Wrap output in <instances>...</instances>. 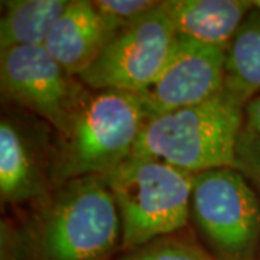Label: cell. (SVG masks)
Instances as JSON below:
<instances>
[{
	"instance_id": "18",
	"label": "cell",
	"mask_w": 260,
	"mask_h": 260,
	"mask_svg": "<svg viewBox=\"0 0 260 260\" xmlns=\"http://www.w3.org/2000/svg\"><path fill=\"white\" fill-rule=\"evenodd\" d=\"M253 6H254L256 9L260 10V0H256V2H253Z\"/></svg>"
},
{
	"instance_id": "16",
	"label": "cell",
	"mask_w": 260,
	"mask_h": 260,
	"mask_svg": "<svg viewBox=\"0 0 260 260\" xmlns=\"http://www.w3.org/2000/svg\"><path fill=\"white\" fill-rule=\"evenodd\" d=\"M234 168L250 182L260 200V135L243 127L236 145Z\"/></svg>"
},
{
	"instance_id": "7",
	"label": "cell",
	"mask_w": 260,
	"mask_h": 260,
	"mask_svg": "<svg viewBox=\"0 0 260 260\" xmlns=\"http://www.w3.org/2000/svg\"><path fill=\"white\" fill-rule=\"evenodd\" d=\"M2 91L65 135L90 94L44 47L0 52Z\"/></svg>"
},
{
	"instance_id": "19",
	"label": "cell",
	"mask_w": 260,
	"mask_h": 260,
	"mask_svg": "<svg viewBox=\"0 0 260 260\" xmlns=\"http://www.w3.org/2000/svg\"><path fill=\"white\" fill-rule=\"evenodd\" d=\"M257 260H260V250H259V254H257Z\"/></svg>"
},
{
	"instance_id": "14",
	"label": "cell",
	"mask_w": 260,
	"mask_h": 260,
	"mask_svg": "<svg viewBox=\"0 0 260 260\" xmlns=\"http://www.w3.org/2000/svg\"><path fill=\"white\" fill-rule=\"evenodd\" d=\"M117 260H213L205 251L185 240L160 237L132 249Z\"/></svg>"
},
{
	"instance_id": "8",
	"label": "cell",
	"mask_w": 260,
	"mask_h": 260,
	"mask_svg": "<svg viewBox=\"0 0 260 260\" xmlns=\"http://www.w3.org/2000/svg\"><path fill=\"white\" fill-rule=\"evenodd\" d=\"M227 49L178 37L167 64L139 93L146 119L213 99L225 84Z\"/></svg>"
},
{
	"instance_id": "6",
	"label": "cell",
	"mask_w": 260,
	"mask_h": 260,
	"mask_svg": "<svg viewBox=\"0 0 260 260\" xmlns=\"http://www.w3.org/2000/svg\"><path fill=\"white\" fill-rule=\"evenodd\" d=\"M175 39L177 32L160 2L156 9L119 30L100 56L77 77L95 91L139 94L167 64Z\"/></svg>"
},
{
	"instance_id": "12",
	"label": "cell",
	"mask_w": 260,
	"mask_h": 260,
	"mask_svg": "<svg viewBox=\"0 0 260 260\" xmlns=\"http://www.w3.org/2000/svg\"><path fill=\"white\" fill-rule=\"evenodd\" d=\"M71 0H8L0 19V49L44 47Z\"/></svg>"
},
{
	"instance_id": "10",
	"label": "cell",
	"mask_w": 260,
	"mask_h": 260,
	"mask_svg": "<svg viewBox=\"0 0 260 260\" xmlns=\"http://www.w3.org/2000/svg\"><path fill=\"white\" fill-rule=\"evenodd\" d=\"M51 169L41 156V146L16 120L0 123V195L3 203L44 201L49 197Z\"/></svg>"
},
{
	"instance_id": "2",
	"label": "cell",
	"mask_w": 260,
	"mask_h": 260,
	"mask_svg": "<svg viewBox=\"0 0 260 260\" xmlns=\"http://www.w3.org/2000/svg\"><path fill=\"white\" fill-rule=\"evenodd\" d=\"M246 103L224 87L204 103L146 119L132 156H149L189 174L234 168Z\"/></svg>"
},
{
	"instance_id": "17",
	"label": "cell",
	"mask_w": 260,
	"mask_h": 260,
	"mask_svg": "<svg viewBox=\"0 0 260 260\" xmlns=\"http://www.w3.org/2000/svg\"><path fill=\"white\" fill-rule=\"evenodd\" d=\"M244 129L260 135V94L251 99L244 109Z\"/></svg>"
},
{
	"instance_id": "13",
	"label": "cell",
	"mask_w": 260,
	"mask_h": 260,
	"mask_svg": "<svg viewBox=\"0 0 260 260\" xmlns=\"http://www.w3.org/2000/svg\"><path fill=\"white\" fill-rule=\"evenodd\" d=\"M224 87L246 104L260 94V10L254 6L227 48Z\"/></svg>"
},
{
	"instance_id": "1",
	"label": "cell",
	"mask_w": 260,
	"mask_h": 260,
	"mask_svg": "<svg viewBox=\"0 0 260 260\" xmlns=\"http://www.w3.org/2000/svg\"><path fill=\"white\" fill-rule=\"evenodd\" d=\"M8 260H104L121 243L120 217L106 177L58 186L18 230L3 236Z\"/></svg>"
},
{
	"instance_id": "3",
	"label": "cell",
	"mask_w": 260,
	"mask_h": 260,
	"mask_svg": "<svg viewBox=\"0 0 260 260\" xmlns=\"http://www.w3.org/2000/svg\"><path fill=\"white\" fill-rule=\"evenodd\" d=\"M145 121L139 94H90L62 135L51 164V182L61 186L77 178L109 175L132 156Z\"/></svg>"
},
{
	"instance_id": "15",
	"label": "cell",
	"mask_w": 260,
	"mask_h": 260,
	"mask_svg": "<svg viewBox=\"0 0 260 260\" xmlns=\"http://www.w3.org/2000/svg\"><path fill=\"white\" fill-rule=\"evenodd\" d=\"M160 2L155 0H95L93 5L104 18L119 29L126 28L149 12L156 9Z\"/></svg>"
},
{
	"instance_id": "11",
	"label": "cell",
	"mask_w": 260,
	"mask_h": 260,
	"mask_svg": "<svg viewBox=\"0 0 260 260\" xmlns=\"http://www.w3.org/2000/svg\"><path fill=\"white\" fill-rule=\"evenodd\" d=\"M162 5L178 37L224 49L253 10L250 0H165Z\"/></svg>"
},
{
	"instance_id": "5",
	"label": "cell",
	"mask_w": 260,
	"mask_h": 260,
	"mask_svg": "<svg viewBox=\"0 0 260 260\" xmlns=\"http://www.w3.org/2000/svg\"><path fill=\"white\" fill-rule=\"evenodd\" d=\"M191 217L220 260H254L260 250V200L236 168L192 175Z\"/></svg>"
},
{
	"instance_id": "9",
	"label": "cell",
	"mask_w": 260,
	"mask_h": 260,
	"mask_svg": "<svg viewBox=\"0 0 260 260\" xmlns=\"http://www.w3.org/2000/svg\"><path fill=\"white\" fill-rule=\"evenodd\" d=\"M119 30L95 9L93 2L71 0L51 29L44 48L70 74L78 75L100 56Z\"/></svg>"
},
{
	"instance_id": "4",
	"label": "cell",
	"mask_w": 260,
	"mask_h": 260,
	"mask_svg": "<svg viewBox=\"0 0 260 260\" xmlns=\"http://www.w3.org/2000/svg\"><path fill=\"white\" fill-rule=\"evenodd\" d=\"M117 205L121 246L136 249L186 225L192 174L149 156H130L106 175Z\"/></svg>"
}]
</instances>
